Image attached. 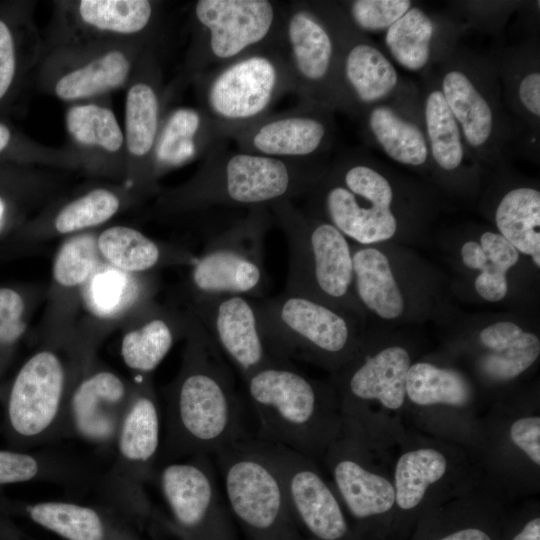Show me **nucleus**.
Returning a JSON list of instances; mask_svg holds the SVG:
<instances>
[{
  "instance_id": "obj_49",
  "label": "nucleus",
  "mask_w": 540,
  "mask_h": 540,
  "mask_svg": "<svg viewBox=\"0 0 540 540\" xmlns=\"http://www.w3.org/2000/svg\"><path fill=\"white\" fill-rule=\"evenodd\" d=\"M463 264L470 269L480 271L486 262V255L478 241L468 240L461 247Z\"/></svg>"
},
{
  "instance_id": "obj_6",
  "label": "nucleus",
  "mask_w": 540,
  "mask_h": 540,
  "mask_svg": "<svg viewBox=\"0 0 540 540\" xmlns=\"http://www.w3.org/2000/svg\"><path fill=\"white\" fill-rule=\"evenodd\" d=\"M242 379L258 422L255 437L307 457L327 440L325 392L291 361L264 366Z\"/></svg>"
},
{
  "instance_id": "obj_34",
  "label": "nucleus",
  "mask_w": 540,
  "mask_h": 540,
  "mask_svg": "<svg viewBox=\"0 0 540 540\" xmlns=\"http://www.w3.org/2000/svg\"><path fill=\"white\" fill-rule=\"evenodd\" d=\"M447 471V460L439 451L421 448L404 453L395 468V504L402 511L415 509L427 488Z\"/></svg>"
},
{
  "instance_id": "obj_48",
  "label": "nucleus",
  "mask_w": 540,
  "mask_h": 540,
  "mask_svg": "<svg viewBox=\"0 0 540 540\" xmlns=\"http://www.w3.org/2000/svg\"><path fill=\"white\" fill-rule=\"evenodd\" d=\"M427 540H498L488 528L479 524H463L442 533H437Z\"/></svg>"
},
{
  "instance_id": "obj_15",
  "label": "nucleus",
  "mask_w": 540,
  "mask_h": 540,
  "mask_svg": "<svg viewBox=\"0 0 540 540\" xmlns=\"http://www.w3.org/2000/svg\"><path fill=\"white\" fill-rule=\"evenodd\" d=\"M154 480L185 535L194 540H234L232 515L210 455L197 454L159 464Z\"/></svg>"
},
{
  "instance_id": "obj_12",
  "label": "nucleus",
  "mask_w": 540,
  "mask_h": 540,
  "mask_svg": "<svg viewBox=\"0 0 540 540\" xmlns=\"http://www.w3.org/2000/svg\"><path fill=\"white\" fill-rule=\"evenodd\" d=\"M262 327L277 354L286 360L337 363L354 344V325L338 307L284 290L253 298Z\"/></svg>"
},
{
  "instance_id": "obj_20",
  "label": "nucleus",
  "mask_w": 540,
  "mask_h": 540,
  "mask_svg": "<svg viewBox=\"0 0 540 540\" xmlns=\"http://www.w3.org/2000/svg\"><path fill=\"white\" fill-rule=\"evenodd\" d=\"M336 4L342 88L348 115L360 117L365 110L391 100L411 83L400 77L386 54L351 24L338 1Z\"/></svg>"
},
{
  "instance_id": "obj_35",
  "label": "nucleus",
  "mask_w": 540,
  "mask_h": 540,
  "mask_svg": "<svg viewBox=\"0 0 540 540\" xmlns=\"http://www.w3.org/2000/svg\"><path fill=\"white\" fill-rule=\"evenodd\" d=\"M406 395L413 403L421 406H462L469 399V388L458 372L427 362H417L411 364L407 372Z\"/></svg>"
},
{
  "instance_id": "obj_47",
  "label": "nucleus",
  "mask_w": 540,
  "mask_h": 540,
  "mask_svg": "<svg viewBox=\"0 0 540 540\" xmlns=\"http://www.w3.org/2000/svg\"><path fill=\"white\" fill-rule=\"evenodd\" d=\"M15 49L8 26L0 20V99L8 91L15 74Z\"/></svg>"
},
{
  "instance_id": "obj_8",
  "label": "nucleus",
  "mask_w": 540,
  "mask_h": 540,
  "mask_svg": "<svg viewBox=\"0 0 540 540\" xmlns=\"http://www.w3.org/2000/svg\"><path fill=\"white\" fill-rule=\"evenodd\" d=\"M281 45L294 94L348 114L340 74L336 1H295L285 6Z\"/></svg>"
},
{
  "instance_id": "obj_14",
  "label": "nucleus",
  "mask_w": 540,
  "mask_h": 540,
  "mask_svg": "<svg viewBox=\"0 0 540 540\" xmlns=\"http://www.w3.org/2000/svg\"><path fill=\"white\" fill-rule=\"evenodd\" d=\"M269 223L268 208H251L245 218L212 237L192 266L195 297L262 298L268 287L263 239Z\"/></svg>"
},
{
  "instance_id": "obj_32",
  "label": "nucleus",
  "mask_w": 540,
  "mask_h": 540,
  "mask_svg": "<svg viewBox=\"0 0 540 540\" xmlns=\"http://www.w3.org/2000/svg\"><path fill=\"white\" fill-rule=\"evenodd\" d=\"M160 130V98L149 79L134 83L125 103V141L129 154L138 159L153 157Z\"/></svg>"
},
{
  "instance_id": "obj_54",
  "label": "nucleus",
  "mask_w": 540,
  "mask_h": 540,
  "mask_svg": "<svg viewBox=\"0 0 540 540\" xmlns=\"http://www.w3.org/2000/svg\"><path fill=\"white\" fill-rule=\"evenodd\" d=\"M186 540H194V539L186 535Z\"/></svg>"
},
{
  "instance_id": "obj_23",
  "label": "nucleus",
  "mask_w": 540,
  "mask_h": 540,
  "mask_svg": "<svg viewBox=\"0 0 540 540\" xmlns=\"http://www.w3.org/2000/svg\"><path fill=\"white\" fill-rule=\"evenodd\" d=\"M466 30L451 14L431 12L413 4L384 33V45L400 67L424 76L453 55Z\"/></svg>"
},
{
  "instance_id": "obj_30",
  "label": "nucleus",
  "mask_w": 540,
  "mask_h": 540,
  "mask_svg": "<svg viewBox=\"0 0 540 540\" xmlns=\"http://www.w3.org/2000/svg\"><path fill=\"white\" fill-rule=\"evenodd\" d=\"M354 296L380 318L400 317L405 303L386 254L373 246L352 251Z\"/></svg>"
},
{
  "instance_id": "obj_13",
  "label": "nucleus",
  "mask_w": 540,
  "mask_h": 540,
  "mask_svg": "<svg viewBox=\"0 0 540 540\" xmlns=\"http://www.w3.org/2000/svg\"><path fill=\"white\" fill-rule=\"evenodd\" d=\"M285 6L270 0L197 1L189 69L197 77L209 65L219 66L251 50L279 43Z\"/></svg>"
},
{
  "instance_id": "obj_4",
  "label": "nucleus",
  "mask_w": 540,
  "mask_h": 540,
  "mask_svg": "<svg viewBox=\"0 0 540 540\" xmlns=\"http://www.w3.org/2000/svg\"><path fill=\"white\" fill-rule=\"evenodd\" d=\"M433 72L483 171L508 164L515 153L519 126L505 107L491 57L460 45Z\"/></svg>"
},
{
  "instance_id": "obj_22",
  "label": "nucleus",
  "mask_w": 540,
  "mask_h": 540,
  "mask_svg": "<svg viewBox=\"0 0 540 540\" xmlns=\"http://www.w3.org/2000/svg\"><path fill=\"white\" fill-rule=\"evenodd\" d=\"M360 118L367 143L393 162L432 176L421 94L414 83L391 100L368 108Z\"/></svg>"
},
{
  "instance_id": "obj_2",
  "label": "nucleus",
  "mask_w": 540,
  "mask_h": 540,
  "mask_svg": "<svg viewBox=\"0 0 540 540\" xmlns=\"http://www.w3.org/2000/svg\"><path fill=\"white\" fill-rule=\"evenodd\" d=\"M398 178L364 149L340 153L310 191L306 211L362 246L392 239L400 226Z\"/></svg>"
},
{
  "instance_id": "obj_53",
  "label": "nucleus",
  "mask_w": 540,
  "mask_h": 540,
  "mask_svg": "<svg viewBox=\"0 0 540 540\" xmlns=\"http://www.w3.org/2000/svg\"><path fill=\"white\" fill-rule=\"evenodd\" d=\"M9 532V528L5 526L3 520L0 518V536H8L6 535Z\"/></svg>"
},
{
  "instance_id": "obj_10",
  "label": "nucleus",
  "mask_w": 540,
  "mask_h": 540,
  "mask_svg": "<svg viewBox=\"0 0 540 540\" xmlns=\"http://www.w3.org/2000/svg\"><path fill=\"white\" fill-rule=\"evenodd\" d=\"M69 363L52 348L34 353L19 369L3 415L9 448L33 450L61 439L69 396L77 382Z\"/></svg>"
},
{
  "instance_id": "obj_19",
  "label": "nucleus",
  "mask_w": 540,
  "mask_h": 540,
  "mask_svg": "<svg viewBox=\"0 0 540 540\" xmlns=\"http://www.w3.org/2000/svg\"><path fill=\"white\" fill-rule=\"evenodd\" d=\"M196 317L224 358L242 378L281 358L262 327L253 298L195 297Z\"/></svg>"
},
{
  "instance_id": "obj_40",
  "label": "nucleus",
  "mask_w": 540,
  "mask_h": 540,
  "mask_svg": "<svg viewBox=\"0 0 540 540\" xmlns=\"http://www.w3.org/2000/svg\"><path fill=\"white\" fill-rule=\"evenodd\" d=\"M118 197L107 189H95L66 205L56 216L55 229L62 234L97 226L119 209Z\"/></svg>"
},
{
  "instance_id": "obj_51",
  "label": "nucleus",
  "mask_w": 540,
  "mask_h": 540,
  "mask_svg": "<svg viewBox=\"0 0 540 540\" xmlns=\"http://www.w3.org/2000/svg\"><path fill=\"white\" fill-rule=\"evenodd\" d=\"M10 138V130L4 124L0 123V151L8 145Z\"/></svg>"
},
{
  "instance_id": "obj_26",
  "label": "nucleus",
  "mask_w": 540,
  "mask_h": 540,
  "mask_svg": "<svg viewBox=\"0 0 540 540\" xmlns=\"http://www.w3.org/2000/svg\"><path fill=\"white\" fill-rule=\"evenodd\" d=\"M410 365L409 353L400 346L387 347L366 357L351 368L343 380L347 400H377L388 409H399L405 400Z\"/></svg>"
},
{
  "instance_id": "obj_18",
  "label": "nucleus",
  "mask_w": 540,
  "mask_h": 540,
  "mask_svg": "<svg viewBox=\"0 0 540 540\" xmlns=\"http://www.w3.org/2000/svg\"><path fill=\"white\" fill-rule=\"evenodd\" d=\"M136 387L108 369L86 373L69 396L61 439H76L112 455Z\"/></svg>"
},
{
  "instance_id": "obj_45",
  "label": "nucleus",
  "mask_w": 540,
  "mask_h": 540,
  "mask_svg": "<svg viewBox=\"0 0 540 540\" xmlns=\"http://www.w3.org/2000/svg\"><path fill=\"white\" fill-rule=\"evenodd\" d=\"M24 301L14 290L0 288V352L11 347L24 333Z\"/></svg>"
},
{
  "instance_id": "obj_43",
  "label": "nucleus",
  "mask_w": 540,
  "mask_h": 540,
  "mask_svg": "<svg viewBox=\"0 0 540 540\" xmlns=\"http://www.w3.org/2000/svg\"><path fill=\"white\" fill-rule=\"evenodd\" d=\"M97 242L90 235L67 241L59 250L53 275L62 286L74 287L89 278L97 264Z\"/></svg>"
},
{
  "instance_id": "obj_29",
  "label": "nucleus",
  "mask_w": 540,
  "mask_h": 540,
  "mask_svg": "<svg viewBox=\"0 0 540 540\" xmlns=\"http://www.w3.org/2000/svg\"><path fill=\"white\" fill-rule=\"evenodd\" d=\"M480 344L488 352L482 357V371L497 381L511 380L538 359L540 340L511 321L492 323L479 332Z\"/></svg>"
},
{
  "instance_id": "obj_3",
  "label": "nucleus",
  "mask_w": 540,
  "mask_h": 540,
  "mask_svg": "<svg viewBox=\"0 0 540 540\" xmlns=\"http://www.w3.org/2000/svg\"><path fill=\"white\" fill-rule=\"evenodd\" d=\"M328 166L326 160L280 159L220 146L176 193L175 202L195 209L269 208L306 195Z\"/></svg>"
},
{
  "instance_id": "obj_39",
  "label": "nucleus",
  "mask_w": 540,
  "mask_h": 540,
  "mask_svg": "<svg viewBox=\"0 0 540 540\" xmlns=\"http://www.w3.org/2000/svg\"><path fill=\"white\" fill-rule=\"evenodd\" d=\"M65 122L69 135L81 145L114 153L124 143L122 129L109 108L96 104L76 105L67 111Z\"/></svg>"
},
{
  "instance_id": "obj_31",
  "label": "nucleus",
  "mask_w": 540,
  "mask_h": 540,
  "mask_svg": "<svg viewBox=\"0 0 540 540\" xmlns=\"http://www.w3.org/2000/svg\"><path fill=\"white\" fill-rule=\"evenodd\" d=\"M336 457L332 474L338 493L352 517L367 522L389 512L395 504L394 486L356 459Z\"/></svg>"
},
{
  "instance_id": "obj_36",
  "label": "nucleus",
  "mask_w": 540,
  "mask_h": 540,
  "mask_svg": "<svg viewBox=\"0 0 540 540\" xmlns=\"http://www.w3.org/2000/svg\"><path fill=\"white\" fill-rule=\"evenodd\" d=\"M97 247L115 268L127 273L150 270L163 258L162 249L156 242L126 226H114L103 231L98 237Z\"/></svg>"
},
{
  "instance_id": "obj_25",
  "label": "nucleus",
  "mask_w": 540,
  "mask_h": 540,
  "mask_svg": "<svg viewBox=\"0 0 540 540\" xmlns=\"http://www.w3.org/2000/svg\"><path fill=\"white\" fill-rule=\"evenodd\" d=\"M97 474L85 461L59 450L0 448V487L46 482L82 492L92 489Z\"/></svg>"
},
{
  "instance_id": "obj_50",
  "label": "nucleus",
  "mask_w": 540,
  "mask_h": 540,
  "mask_svg": "<svg viewBox=\"0 0 540 540\" xmlns=\"http://www.w3.org/2000/svg\"><path fill=\"white\" fill-rule=\"evenodd\" d=\"M510 540H540V518L535 516L527 520Z\"/></svg>"
},
{
  "instance_id": "obj_52",
  "label": "nucleus",
  "mask_w": 540,
  "mask_h": 540,
  "mask_svg": "<svg viewBox=\"0 0 540 540\" xmlns=\"http://www.w3.org/2000/svg\"><path fill=\"white\" fill-rule=\"evenodd\" d=\"M4 217H5V203L0 198V229L2 228Z\"/></svg>"
},
{
  "instance_id": "obj_7",
  "label": "nucleus",
  "mask_w": 540,
  "mask_h": 540,
  "mask_svg": "<svg viewBox=\"0 0 540 540\" xmlns=\"http://www.w3.org/2000/svg\"><path fill=\"white\" fill-rule=\"evenodd\" d=\"M288 244L285 289L321 300L342 310L352 309V249L335 226L297 208L292 200L269 207Z\"/></svg>"
},
{
  "instance_id": "obj_1",
  "label": "nucleus",
  "mask_w": 540,
  "mask_h": 540,
  "mask_svg": "<svg viewBox=\"0 0 540 540\" xmlns=\"http://www.w3.org/2000/svg\"><path fill=\"white\" fill-rule=\"evenodd\" d=\"M190 331L181 371L167 388L158 465L214 456L250 435L227 360L199 321Z\"/></svg>"
},
{
  "instance_id": "obj_9",
  "label": "nucleus",
  "mask_w": 540,
  "mask_h": 540,
  "mask_svg": "<svg viewBox=\"0 0 540 540\" xmlns=\"http://www.w3.org/2000/svg\"><path fill=\"white\" fill-rule=\"evenodd\" d=\"M251 437L214 455L229 511L250 540H302L282 479Z\"/></svg>"
},
{
  "instance_id": "obj_38",
  "label": "nucleus",
  "mask_w": 540,
  "mask_h": 540,
  "mask_svg": "<svg viewBox=\"0 0 540 540\" xmlns=\"http://www.w3.org/2000/svg\"><path fill=\"white\" fill-rule=\"evenodd\" d=\"M80 18L104 32L138 34L147 29L154 16V5L147 0H82Z\"/></svg>"
},
{
  "instance_id": "obj_5",
  "label": "nucleus",
  "mask_w": 540,
  "mask_h": 540,
  "mask_svg": "<svg viewBox=\"0 0 540 540\" xmlns=\"http://www.w3.org/2000/svg\"><path fill=\"white\" fill-rule=\"evenodd\" d=\"M198 76L200 109L224 140L269 115L279 98L294 92L281 41Z\"/></svg>"
},
{
  "instance_id": "obj_46",
  "label": "nucleus",
  "mask_w": 540,
  "mask_h": 540,
  "mask_svg": "<svg viewBox=\"0 0 540 540\" xmlns=\"http://www.w3.org/2000/svg\"><path fill=\"white\" fill-rule=\"evenodd\" d=\"M512 442L536 465H540V417H524L510 427Z\"/></svg>"
},
{
  "instance_id": "obj_24",
  "label": "nucleus",
  "mask_w": 540,
  "mask_h": 540,
  "mask_svg": "<svg viewBox=\"0 0 540 540\" xmlns=\"http://www.w3.org/2000/svg\"><path fill=\"white\" fill-rule=\"evenodd\" d=\"M495 65L506 109L515 123L540 134V50L536 35L489 55Z\"/></svg>"
},
{
  "instance_id": "obj_33",
  "label": "nucleus",
  "mask_w": 540,
  "mask_h": 540,
  "mask_svg": "<svg viewBox=\"0 0 540 540\" xmlns=\"http://www.w3.org/2000/svg\"><path fill=\"white\" fill-rule=\"evenodd\" d=\"M130 70L127 55L113 50L64 74L56 82L55 94L64 101L89 98L121 86Z\"/></svg>"
},
{
  "instance_id": "obj_44",
  "label": "nucleus",
  "mask_w": 540,
  "mask_h": 540,
  "mask_svg": "<svg viewBox=\"0 0 540 540\" xmlns=\"http://www.w3.org/2000/svg\"><path fill=\"white\" fill-rule=\"evenodd\" d=\"M451 4L453 16L467 29L496 35L500 33L515 10L524 2L520 1H457Z\"/></svg>"
},
{
  "instance_id": "obj_42",
  "label": "nucleus",
  "mask_w": 540,
  "mask_h": 540,
  "mask_svg": "<svg viewBox=\"0 0 540 540\" xmlns=\"http://www.w3.org/2000/svg\"><path fill=\"white\" fill-rule=\"evenodd\" d=\"M351 24L360 32H386L413 5L410 0L338 1Z\"/></svg>"
},
{
  "instance_id": "obj_28",
  "label": "nucleus",
  "mask_w": 540,
  "mask_h": 540,
  "mask_svg": "<svg viewBox=\"0 0 540 540\" xmlns=\"http://www.w3.org/2000/svg\"><path fill=\"white\" fill-rule=\"evenodd\" d=\"M493 219L498 230L519 253L540 267V191L524 183L504 188L497 198Z\"/></svg>"
},
{
  "instance_id": "obj_16",
  "label": "nucleus",
  "mask_w": 540,
  "mask_h": 540,
  "mask_svg": "<svg viewBox=\"0 0 540 540\" xmlns=\"http://www.w3.org/2000/svg\"><path fill=\"white\" fill-rule=\"evenodd\" d=\"M251 440L278 471L293 516L312 540L353 539L340 502L309 457L255 436Z\"/></svg>"
},
{
  "instance_id": "obj_27",
  "label": "nucleus",
  "mask_w": 540,
  "mask_h": 540,
  "mask_svg": "<svg viewBox=\"0 0 540 540\" xmlns=\"http://www.w3.org/2000/svg\"><path fill=\"white\" fill-rule=\"evenodd\" d=\"M223 141L201 109L180 107L167 116L160 128L152 159L157 169L178 167L200 156L207 157Z\"/></svg>"
},
{
  "instance_id": "obj_41",
  "label": "nucleus",
  "mask_w": 540,
  "mask_h": 540,
  "mask_svg": "<svg viewBox=\"0 0 540 540\" xmlns=\"http://www.w3.org/2000/svg\"><path fill=\"white\" fill-rule=\"evenodd\" d=\"M139 285L127 272L105 268L95 274L89 286L92 309L100 315H113L131 305L138 297Z\"/></svg>"
},
{
  "instance_id": "obj_37",
  "label": "nucleus",
  "mask_w": 540,
  "mask_h": 540,
  "mask_svg": "<svg viewBox=\"0 0 540 540\" xmlns=\"http://www.w3.org/2000/svg\"><path fill=\"white\" fill-rule=\"evenodd\" d=\"M175 340L173 324L163 316H154L125 334L121 342L123 361L140 376H148L165 358Z\"/></svg>"
},
{
  "instance_id": "obj_21",
  "label": "nucleus",
  "mask_w": 540,
  "mask_h": 540,
  "mask_svg": "<svg viewBox=\"0 0 540 540\" xmlns=\"http://www.w3.org/2000/svg\"><path fill=\"white\" fill-rule=\"evenodd\" d=\"M420 94L432 178L453 191L476 192L484 171L470 151L433 71L424 75Z\"/></svg>"
},
{
  "instance_id": "obj_17",
  "label": "nucleus",
  "mask_w": 540,
  "mask_h": 540,
  "mask_svg": "<svg viewBox=\"0 0 540 540\" xmlns=\"http://www.w3.org/2000/svg\"><path fill=\"white\" fill-rule=\"evenodd\" d=\"M231 140L243 152L280 159L326 160L336 141L334 112L300 101L290 110L267 115Z\"/></svg>"
},
{
  "instance_id": "obj_11",
  "label": "nucleus",
  "mask_w": 540,
  "mask_h": 540,
  "mask_svg": "<svg viewBox=\"0 0 540 540\" xmlns=\"http://www.w3.org/2000/svg\"><path fill=\"white\" fill-rule=\"evenodd\" d=\"M162 413L148 380L136 392L120 427L113 459L99 474L93 491L109 508L146 513V486L155 479L161 446Z\"/></svg>"
}]
</instances>
